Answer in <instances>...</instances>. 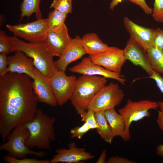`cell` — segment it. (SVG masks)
<instances>
[{
  "label": "cell",
  "instance_id": "cell-1",
  "mask_svg": "<svg viewBox=\"0 0 163 163\" xmlns=\"http://www.w3.org/2000/svg\"><path fill=\"white\" fill-rule=\"evenodd\" d=\"M33 80L8 72L0 76V134L5 142L16 127L32 120L38 110Z\"/></svg>",
  "mask_w": 163,
  "mask_h": 163
},
{
  "label": "cell",
  "instance_id": "cell-36",
  "mask_svg": "<svg viewBox=\"0 0 163 163\" xmlns=\"http://www.w3.org/2000/svg\"><path fill=\"white\" fill-rule=\"evenodd\" d=\"M160 110H158V114L157 123L160 129L163 131V102H158Z\"/></svg>",
  "mask_w": 163,
  "mask_h": 163
},
{
  "label": "cell",
  "instance_id": "cell-22",
  "mask_svg": "<svg viewBox=\"0 0 163 163\" xmlns=\"http://www.w3.org/2000/svg\"><path fill=\"white\" fill-rule=\"evenodd\" d=\"M41 0H23L20 5L21 18L25 17L29 18L34 14L37 19L43 18L40 8Z\"/></svg>",
  "mask_w": 163,
  "mask_h": 163
},
{
  "label": "cell",
  "instance_id": "cell-29",
  "mask_svg": "<svg viewBox=\"0 0 163 163\" xmlns=\"http://www.w3.org/2000/svg\"><path fill=\"white\" fill-rule=\"evenodd\" d=\"M90 129V128L85 123L80 126H77L71 129L70 131L71 138L81 139Z\"/></svg>",
  "mask_w": 163,
  "mask_h": 163
},
{
  "label": "cell",
  "instance_id": "cell-32",
  "mask_svg": "<svg viewBox=\"0 0 163 163\" xmlns=\"http://www.w3.org/2000/svg\"><path fill=\"white\" fill-rule=\"evenodd\" d=\"M7 55L3 53L0 54V76L5 74L8 67V59Z\"/></svg>",
  "mask_w": 163,
  "mask_h": 163
},
{
  "label": "cell",
  "instance_id": "cell-35",
  "mask_svg": "<svg viewBox=\"0 0 163 163\" xmlns=\"http://www.w3.org/2000/svg\"><path fill=\"white\" fill-rule=\"evenodd\" d=\"M106 163H135V162L124 157L112 156L106 161Z\"/></svg>",
  "mask_w": 163,
  "mask_h": 163
},
{
  "label": "cell",
  "instance_id": "cell-19",
  "mask_svg": "<svg viewBox=\"0 0 163 163\" xmlns=\"http://www.w3.org/2000/svg\"><path fill=\"white\" fill-rule=\"evenodd\" d=\"M82 46L86 54L94 55L110 49L111 47L104 43L94 33L87 34L81 38Z\"/></svg>",
  "mask_w": 163,
  "mask_h": 163
},
{
  "label": "cell",
  "instance_id": "cell-23",
  "mask_svg": "<svg viewBox=\"0 0 163 163\" xmlns=\"http://www.w3.org/2000/svg\"><path fill=\"white\" fill-rule=\"evenodd\" d=\"M145 52L152 69L163 75V53L154 46Z\"/></svg>",
  "mask_w": 163,
  "mask_h": 163
},
{
  "label": "cell",
  "instance_id": "cell-5",
  "mask_svg": "<svg viewBox=\"0 0 163 163\" xmlns=\"http://www.w3.org/2000/svg\"><path fill=\"white\" fill-rule=\"evenodd\" d=\"M29 136V133L25 123L14 128L8 136L6 141L0 146V150L6 151L8 155L18 158L26 157L31 155L42 157L46 155L43 151H34L25 144Z\"/></svg>",
  "mask_w": 163,
  "mask_h": 163
},
{
  "label": "cell",
  "instance_id": "cell-38",
  "mask_svg": "<svg viewBox=\"0 0 163 163\" xmlns=\"http://www.w3.org/2000/svg\"><path fill=\"white\" fill-rule=\"evenodd\" d=\"M156 152L158 155L163 157V144L158 146L156 148Z\"/></svg>",
  "mask_w": 163,
  "mask_h": 163
},
{
  "label": "cell",
  "instance_id": "cell-7",
  "mask_svg": "<svg viewBox=\"0 0 163 163\" xmlns=\"http://www.w3.org/2000/svg\"><path fill=\"white\" fill-rule=\"evenodd\" d=\"M124 97L123 91L119 85L111 82L99 91L90 103L88 110L95 113L115 108L120 104Z\"/></svg>",
  "mask_w": 163,
  "mask_h": 163
},
{
  "label": "cell",
  "instance_id": "cell-37",
  "mask_svg": "<svg viewBox=\"0 0 163 163\" xmlns=\"http://www.w3.org/2000/svg\"><path fill=\"white\" fill-rule=\"evenodd\" d=\"M107 156L106 151L104 149L101 153L99 158L96 162V163H106V158Z\"/></svg>",
  "mask_w": 163,
  "mask_h": 163
},
{
  "label": "cell",
  "instance_id": "cell-2",
  "mask_svg": "<svg viewBox=\"0 0 163 163\" xmlns=\"http://www.w3.org/2000/svg\"><path fill=\"white\" fill-rule=\"evenodd\" d=\"M54 117H50L38 109L33 119L26 123L29 133L26 145L30 149L50 150L51 143L56 138L54 124Z\"/></svg>",
  "mask_w": 163,
  "mask_h": 163
},
{
  "label": "cell",
  "instance_id": "cell-12",
  "mask_svg": "<svg viewBox=\"0 0 163 163\" xmlns=\"http://www.w3.org/2000/svg\"><path fill=\"white\" fill-rule=\"evenodd\" d=\"M95 63L112 72L120 73L126 60L123 50L115 47L99 54L89 56Z\"/></svg>",
  "mask_w": 163,
  "mask_h": 163
},
{
  "label": "cell",
  "instance_id": "cell-10",
  "mask_svg": "<svg viewBox=\"0 0 163 163\" xmlns=\"http://www.w3.org/2000/svg\"><path fill=\"white\" fill-rule=\"evenodd\" d=\"M71 72L90 76L100 75L106 78L115 80L122 85L126 82L125 77L121 73L109 71L94 63L90 57H85L78 64L70 68Z\"/></svg>",
  "mask_w": 163,
  "mask_h": 163
},
{
  "label": "cell",
  "instance_id": "cell-8",
  "mask_svg": "<svg viewBox=\"0 0 163 163\" xmlns=\"http://www.w3.org/2000/svg\"><path fill=\"white\" fill-rule=\"evenodd\" d=\"M47 18H42L26 24L15 25L8 24L6 27L14 36L29 42H44L47 32Z\"/></svg>",
  "mask_w": 163,
  "mask_h": 163
},
{
  "label": "cell",
  "instance_id": "cell-34",
  "mask_svg": "<svg viewBox=\"0 0 163 163\" xmlns=\"http://www.w3.org/2000/svg\"><path fill=\"white\" fill-rule=\"evenodd\" d=\"M149 78L155 81L161 91L163 93V77L161 76L160 74L153 70L152 75Z\"/></svg>",
  "mask_w": 163,
  "mask_h": 163
},
{
  "label": "cell",
  "instance_id": "cell-21",
  "mask_svg": "<svg viewBox=\"0 0 163 163\" xmlns=\"http://www.w3.org/2000/svg\"><path fill=\"white\" fill-rule=\"evenodd\" d=\"M104 111L95 113V118L99 126L97 131L105 142L111 144L114 137L106 119Z\"/></svg>",
  "mask_w": 163,
  "mask_h": 163
},
{
  "label": "cell",
  "instance_id": "cell-4",
  "mask_svg": "<svg viewBox=\"0 0 163 163\" xmlns=\"http://www.w3.org/2000/svg\"><path fill=\"white\" fill-rule=\"evenodd\" d=\"M107 82V78L103 76L82 75L77 78L75 88L70 100L82 121L90 103Z\"/></svg>",
  "mask_w": 163,
  "mask_h": 163
},
{
  "label": "cell",
  "instance_id": "cell-20",
  "mask_svg": "<svg viewBox=\"0 0 163 163\" xmlns=\"http://www.w3.org/2000/svg\"><path fill=\"white\" fill-rule=\"evenodd\" d=\"M114 108L106 110L104 113L114 137L120 136L122 138L125 131V123L123 116Z\"/></svg>",
  "mask_w": 163,
  "mask_h": 163
},
{
  "label": "cell",
  "instance_id": "cell-6",
  "mask_svg": "<svg viewBox=\"0 0 163 163\" xmlns=\"http://www.w3.org/2000/svg\"><path fill=\"white\" fill-rule=\"evenodd\" d=\"M159 108L158 102L149 100L133 101L128 99L125 106L119 109L118 112L123 117L125 123V129L121 138L124 141L129 140L131 136L129 129L132 123L137 122L145 117H149L151 109Z\"/></svg>",
  "mask_w": 163,
  "mask_h": 163
},
{
  "label": "cell",
  "instance_id": "cell-25",
  "mask_svg": "<svg viewBox=\"0 0 163 163\" xmlns=\"http://www.w3.org/2000/svg\"><path fill=\"white\" fill-rule=\"evenodd\" d=\"M73 0H53L50 8H53L60 12L67 15L72 11Z\"/></svg>",
  "mask_w": 163,
  "mask_h": 163
},
{
  "label": "cell",
  "instance_id": "cell-30",
  "mask_svg": "<svg viewBox=\"0 0 163 163\" xmlns=\"http://www.w3.org/2000/svg\"><path fill=\"white\" fill-rule=\"evenodd\" d=\"M83 121L88 125L91 129H97L99 127L95 118V112L91 110H87Z\"/></svg>",
  "mask_w": 163,
  "mask_h": 163
},
{
  "label": "cell",
  "instance_id": "cell-11",
  "mask_svg": "<svg viewBox=\"0 0 163 163\" xmlns=\"http://www.w3.org/2000/svg\"><path fill=\"white\" fill-rule=\"evenodd\" d=\"M123 23L130 37L144 51L154 46L156 29L139 25L125 17Z\"/></svg>",
  "mask_w": 163,
  "mask_h": 163
},
{
  "label": "cell",
  "instance_id": "cell-17",
  "mask_svg": "<svg viewBox=\"0 0 163 163\" xmlns=\"http://www.w3.org/2000/svg\"><path fill=\"white\" fill-rule=\"evenodd\" d=\"M8 67L4 74L8 72L24 74L33 80L34 78L36 68L33 61L24 53L15 51L13 55L8 56Z\"/></svg>",
  "mask_w": 163,
  "mask_h": 163
},
{
  "label": "cell",
  "instance_id": "cell-15",
  "mask_svg": "<svg viewBox=\"0 0 163 163\" xmlns=\"http://www.w3.org/2000/svg\"><path fill=\"white\" fill-rule=\"evenodd\" d=\"M35 76L33 80L34 93L38 102L55 107L58 104L49 78L43 75L36 68Z\"/></svg>",
  "mask_w": 163,
  "mask_h": 163
},
{
  "label": "cell",
  "instance_id": "cell-27",
  "mask_svg": "<svg viewBox=\"0 0 163 163\" xmlns=\"http://www.w3.org/2000/svg\"><path fill=\"white\" fill-rule=\"evenodd\" d=\"M13 52L10 37L3 30L0 31V53L7 54Z\"/></svg>",
  "mask_w": 163,
  "mask_h": 163
},
{
  "label": "cell",
  "instance_id": "cell-18",
  "mask_svg": "<svg viewBox=\"0 0 163 163\" xmlns=\"http://www.w3.org/2000/svg\"><path fill=\"white\" fill-rule=\"evenodd\" d=\"M126 59L134 65L139 66L151 76L153 72L147 57L146 52L130 37L123 50Z\"/></svg>",
  "mask_w": 163,
  "mask_h": 163
},
{
  "label": "cell",
  "instance_id": "cell-33",
  "mask_svg": "<svg viewBox=\"0 0 163 163\" xmlns=\"http://www.w3.org/2000/svg\"><path fill=\"white\" fill-rule=\"evenodd\" d=\"M129 1L139 5L146 14H152V9L148 5L145 0H130Z\"/></svg>",
  "mask_w": 163,
  "mask_h": 163
},
{
  "label": "cell",
  "instance_id": "cell-26",
  "mask_svg": "<svg viewBox=\"0 0 163 163\" xmlns=\"http://www.w3.org/2000/svg\"><path fill=\"white\" fill-rule=\"evenodd\" d=\"M3 159L5 162L8 163H50V161L48 160H39L26 157L19 159L8 155L4 156Z\"/></svg>",
  "mask_w": 163,
  "mask_h": 163
},
{
  "label": "cell",
  "instance_id": "cell-28",
  "mask_svg": "<svg viewBox=\"0 0 163 163\" xmlns=\"http://www.w3.org/2000/svg\"><path fill=\"white\" fill-rule=\"evenodd\" d=\"M152 14L155 21L163 23V0H155Z\"/></svg>",
  "mask_w": 163,
  "mask_h": 163
},
{
  "label": "cell",
  "instance_id": "cell-14",
  "mask_svg": "<svg viewBox=\"0 0 163 163\" xmlns=\"http://www.w3.org/2000/svg\"><path fill=\"white\" fill-rule=\"evenodd\" d=\"M68 149H56V154L50 160V163H78L95 157L85 148L77 147L75 142L70 143Z\"/></svg>",
  "mask_w": 163,
  "mask_h": 163
},
{
  "label": "cell",
  "instance_id": "cell-9",
  "mask_svg": "<svg viewBox=\"0 0 163 163\" xmlns=\"http://www.w3.org/2000/svg\"><path fill=\"white\" fill-rule=\"evenodd\" d=\"M49 80L57 104L62 106L70 100L75 88L77 78L58 71Z\"/></svg>",
  "mask_w": 163,
  "mask_h": 163
},
{
  "label": "cell",
  "instance_id": "cell-16",
  "mask_svg": "<svg viewBox=\"0 0 163 163\" xmlns=\"http://www.w3.org/2000/svg\"><path fill=\"white\" fill-rule=\"evenodd\" d=\"M86 54L82 46L81 38L76 36L71 38L69 44L62 56L55 64L58 71L65 72L69 64Z\"/></svg>",
  "mask_w": 163,
  "mask_h": 163
},
{
  "label": "cell",
  "instance_id": "cell-39",
  "mask_svg": "<svg viewBox=\"0 0 163 163\" xmlns=\"http://www.w3.org/2000/svg\"><path fill=\"white\" fill-rule=\"evenodd\" d=\"M123 0H112L110 5V9L113 10L119 3L121 2Z\"/></svg>",
  "mask_w": 163,
  "mask_h": 163
},
{
  "label": "cell",
  "instance_id": "cell-3",
  "mask_svg": "<svg viewBox=\"0 0 163 163\" xmlns=\"http://www.w3.org/2000/svg\"><path fill=\"white\" fill-rule=\"evenodd\" d=\"M13 52L20 51L31 58L36 69L50 78L57 72L53 57L48 51L44 42H26L14 36L10 37Z\"/></svg>",
  "mask_w": 163,
  "mask_h": 163
},
{
  "label": "cell",
  "instance_id": "cell-24",
  "mask_svg": "<svg viewBox=\"0 0 163 163\" xmlns=\"http://www.w3.org/2000/svg\"><path fill=\"white\" fill-rule=\"evenodd\" d=\"M67 15L54 9L49 12L47 20V29L49 31L58 28L65 24Z\"/></svg>",
  "mask_w": 163,
  "mask_h": 163
},
{
  "label": "cell",
  "instance_id": "cell-13",
  "mask_svg": "<svg viewBox=\"0 0 163 163\" xmlns=\"http://www.w3.org/2000/svg\"><path fill=\"white\" fill-rule=\"evenodd\" d=\"M71 38L65 24L61 27L47 32L44 43L53 57H60L69 44Z\"/></svg>",
  "mask_w": 163,
  "mask_h": 163
},
{
  "label": "cell",
  "instance_id": "cell-31",
  "mask_svg": "<svg viewBox=\"0 0 163 163\" xmlns=\"http://www.w3.org/2000/svg\"><path fill=\"white\" fill-rule=\"evenodd\" d=\"M154 46L163 53V30L159 28L156 29Z\"/></svg>",
  "mask_w": 163,
  "mask_h": 163
}]
</instances>
